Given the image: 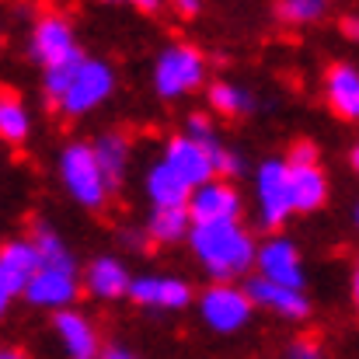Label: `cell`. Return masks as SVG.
I'll return each instance as SVG.
<instances>
[{"label":"cell","instance_id":"6da1fadb","mask_svg":"<svg viewBox=\"0 0 359 359\" xmlns=\"http://www.w3.org/2000/svg\"><path fill=\"white\" fill-rule=\"evenodd\" d=\"M189 248L199 258V265L213 276V283H234L258 262V244L251 231L234 224H196L189 234Z\"/></svg>","mask_w":359,"mask_h":359},{"label":"cell","instance_id":"7a4b0ae2","mask_svg":"<svg viewBox=\"0 0 359 359\" xmlns=\"http://www.w3.org/2000/svg\"><path fill=\"white\" fill-rule=\"evenodd\" d=\"M60 178L70 199L84 210H102L109 203L112 182L102 171V161L95 154V143H70L60 154Z\"/></svg>","mask_w":359,"mask_h":359},{"label":"cell","instance_id":"3957f363","mask_svg":"<svg viewBox=\"0 0 359 359\" xmlns=\"http://www.w3.org/2000/svg\"><path fill=\"white\" fill-rule=\"evenodd\" d=\"M206 77V60L196 46L175 42L168 49H161V56L154 60V91L161 98H182L189 91H196Z\"/></svg>","mask_w":359,"mask_h":359},{"label":"cell","instance_id":"277c9868","mask_svg":"<svg viewBox=\"0 0 359 359\" xmlns=\"http://www.w3.org/2000/svg\"><path fill=\"white\" fill-rule=\"evenodd\" d=\"M255 203H258V220L262 227H283L297 210H293V168L279 157L262 161L255 171Z\"/></svg>","mask_w":359,"mask_h":359},{"label":"cell","instance_id":"5b68a950","mask_svg":"<svg viewBox=\"0 0 359 359\" xmlns=\"http://www.w3.org/2000/svg\"><path fill=\"white\" fill-rule=\"evenodd\" d=\"M28 53H32V60H35L42 70L84 60V53L77 49L74 25H70L67 18H60V14H42V18L32 25Z\"/></svg>","mask_w":359,"mask_h":359},{"label":"cell","instance_id":"8992f818","mask_svg":"<svg viewBox=\"0 0 359 359\" xmlns=\"http://www.w3.org/2000/svg\"><path fill=\"white\" fill-rule=\"evenodd\" d=\"M251 297L248 290H241L234 283H213L203 297H199V314L206 321V328L220 332V335H234L251 321Z\"/></svg>","mask_w":359,"mask_h":359},{"label":"cell","instance_id":"52a82bcc","mask_svg":"<svg viewBox=\"0 0 359 359\" xmlns=\"http://www.w3.org/2000/svg\"><path fill=\"white\" fill-rule=\"evenodd\" d=\"M112 91H116V74H112V67L102 63V60H84L81 70H77V77H74V84H70V91L63 95L60 109H63L67 116H88V112H95Z\"/></svg>","mask_w":359,"mask_h":359},{"label":"cell","instance_id":"ba28073f","mask_svg":"<svg viewBox=\"0 0 359 359\" xmlns=\"http://www.w3.org/2000/svg\"><path fill=\"white\" fill-rule=\"evenodd\" d=\"M39 269H42V258H39L32 238L7 241L0 248V307H7L11 300L25 297V290L35 279Z\"/></svg>","mask_w":359,"mask_h":359},{"label":"cell","instance_id":"9c48e42d","mask_svg":"<svg viewBox=\"0 0 359 359\" xmlns=\"http://www.w3.org/2000/svg\"><path fill=\"white\" fill-rule=\"evenodd\" d=\"M168 168H175L192 189H199V185H206V182H213L217 178V161H213V147H206V143H199V140H192V136H185V133H178V136H171L168 143H164V157H161Z\"/></svg>","mask_w":359,"mask_h":359},{"label":"cell","instance_id":"30bf717a","mask_svg":"<svg viewBox=\"0 0 359 359\" xmlns=\"http://www.w3.org/2000/svg\"><path fill=\"white\" fill-rule=\"evenodd\" d=\"M81 293V279L77 269H56V265H42L35 272V279L25 290V300L32 307H46V311H70L74 300Z\"/></svg>","mask_w":359,"mask_h":359},{"label":"cell","instance_id":"8fae6325","mask_svg":"<svg viewBox=\"0 0 359 359\" xmlns=\"http://www.w3.org/2000/svg\"><path fill=\"white\" fill-rule=\"evenodd\" d=\"M255 276L279 283V286H293L304 290V258L300 248L290 238H269L258 244V262H255Z\"/></svg>","mask_w":359,"mask_h":359},{"label":"cell","instance_id":"7c38bea8","mask_svg":"<svg viewBox=\"0 0 359 359\" xmlns=\"http://www.w3.org/2000/svg\"><path fill=\"white\" fill-rule=\"evenodd\" d=\"M189 217L192 224H234L241 217V192L227 178H213L192 192Z\"/></svg>","mask_w":359,"mask_h":359},{"label":"cell","instance_id":"4fadbf2b","mask_svg":"<svg viewBox=\"0 0 359 359\" xmlns=\"http://www.w3.org/2000/svg\"><path fill=\"white\" fill-rule=\"evenodd\" d=\"M248 297L255 307H265L286 321H304L311 314V300L304 297V290H293V286H279V283H269L262 276H251L248 279Z\"/></svg>","mask_w":359,"mask_h":359},{"label":"cell","instance_id":"5bb4252c","mask_svg":"<svg viewBox=\"0 0 359 359\" xmlns=\"http://www.w3.org/2000/svg\"><path fill=\"white\" fill-rule=\"evenodd\" d=\"M53 328H56V339L63 342V353L70 359H98L102 356V346H98V332L95 325L81 314V311H60L53 314Z\"/></svg>","mask_w":359,"mask_h":359},{"label":"cell","instance_id":"9a60e30c","mask_svg":"<svg viewBox=\"0 0 359 359\" xmlns=\"http://www.w3.org/2000/svg\"><path fill=\"white\" fill-rule=\"evenodd\" d=\"M129 286H133L129 269L112 255L95 258L88 265V272H84V290L95 300H122V297H129Z\"/></svg>","mask_w":359,"mask_h":359},{"label":"cell","instance_id":"2e32d148","mask_svg":"<svg viewBox=\"0 0 359 359\" xmlns=\"http://www.w3.org/2000/svg\"><path fill=\"white\" fill-rule=\"evenodd\" d=\"M325 98L339 119L359 122V70L353 63H335L325 74Z\"/></svg>","mask_w":359,"mask_h":359},{"label":"cell","instance_id":"e0dca14e","mask_svg":"<svg viewBox=\"0 0 359 359\" xmlns=\"http://www.w3.org/2000/svg\"><path fill=\"white\" fill-rule=\"evenodd\" d=\"M192 192H196V189H192L175 168H168L164 161H157V164L147 171V196H150L154 210H178V206H189Z\"/></svg>","mask_w":359,"mask_h":359},{"label":"cell","instance_id":"ac0fdd59","mask_svg":"<svg viewBox=\"0 0 359 359\" xmlns=\"http://www.w3.org/2000/svg\"><path fill=\"white\" fill-rule=\"evenodd\" d=\"M328 199V178L321 168H293V210L314 213Z\"/></svg>","mask_w":359,"mask_h":359},{"label":"cell","instance_id":"d6986e66","mask_svg":"<svg viewBox=\"0 0 359 359\" xmlns=\"http://www.w3.org/2000/svg\"><path fill=\"white\" fill-rule=\"evenodd\" d=\"M192 217H189V206H178V210H154L150 220H147V238L157 241V244H178V241H189L192 234Z\"/></svg>","mask_w":359,"mask_h":359},{"label":"cell","instance_id":"ffe728a7","mask_svg":"<svg viewBox=\"0 0 359 359\" xmlns=\"http://www.w3.org/2000/svg\"><path fill=\"white\" fill-rule=\"evenodd\" d=\"M95 154H98V161H102V171H105V178L112 182V189L122 182V175H126V164H129V157H133V147H129V136H122V133H102L98 140H95Z\"/></svg>","mask_w":359,"mask_h":359},{"label":"cell","instance_id":"44dd1931","mask_svg":"<svg viewBox=\"0 0 359 359\" xmlns=\"http://www.w3.org/2000/svg\"><path fill=\"white\" fill-rule=\"evenodd\" d=\"M32 244H35V251H39L42 265H56V269H77V262H74V255H70L67 241L60 238L53 227H46V224H35V231H32Z\"/></svg>","mask_w":359,"mask_h":359},{"label":"cell","instance_id":"7402d4cb","mask_svg":"<svg viewBox=\"0 0 359 359\" xmlns=\"http://www.w3.org/2000/svg\"><path fill=\"white\" fill-rule=\"evenodd\" d=\"M28 133H32V119H28L25 102L14 95H4L0 98V136L7 143H25Z\"/></svg>","mask_w":359,"mask_h":359},{"label":"cell","instance_id":"603a6c76","mask_svg":"<svg viewBox=\"0 0 359 359\" xmlns=\"http://www.w3.org/2000/svg\"><path fill=\"white\" fill-rule=\"evenodd\" d=\"M210 105L220 116H244L251 109V95L244 88H238V84H231V81H217L210 88Z\"/></svg>","mask_w":359,"mask_h":359},{"label":"cell","instance_id":"cb8c5ba5","mask_svg":"<svg viewBox=\"0 0 359 359\" xmlns=\"http://www.w3.org/2000/svg\"><path fill=\"white\" fill-rule=\"evenodd\" d=\"M325 11H328V0H279L276 4V14L286 25H311L325 18Z\"/></svg>","mask_w":359,"mask_h":359},{"label":"cell","instance_id":"d4e9b609","mask_svg":"<svg viewBox=\"0 0 359 359\" xmlns=\"http://www.w3.org/2000/svg\"><path fill=\"white\" fill-rule=\"evenodd\" d=\"M81 63H84V60H77V63H63V67H49V70H42V88H46V95H49V98H56V102H63V95L70 91V84H74V77H77V70H81Z\"/></svg>","mask_w":359,"mask_h":359},{"label":"cell","instance_id":"484cf974","mask_svg":"<svg viewBox=\"0 0 359 359\" xmlns=\"http://www.w3.org/2000/svg\"><path fill=\"white\" fill-rule=\"evenodd\" d=\"M192 304V286L178 276H161V311H182Z\"/></svg>","mask_w":359,"mask_h":359},{"label":"cell","instance_id":"4316f807","mask_svg":"<svg viewBox=\"0 0 359 359\" xmlns=\"http://www.w3.org/2000/svg\"><path fill=\"white\" fill-rule=\"evenodd\" d=\"M129 300L140 307H157L161 304V276H133Z\"/></svg>","mask_w":359,"mask_h":359},{"label":"cell","instance_id":"83f0119b","mask_svg":"<svg viewBox=\"0 0 359 359\" xmlns=\"http://www.w3.org/2000/svg\"><path fill=\"white\" fill-rule=\"evenodd\" d=\"M185 136H192V140H199V143H206V147H220L213 122H210V116H203V112H192V116L185 119Z\"/></svg>","mask_w":359,"mask_h":359},{"label":"cell","instance_id":"f1b7e54d","mask_svg":"<svg viewBox=\"0 0 359 359\" xmlns=\"http://www.w3.org/2000/svg\"><path fill=\"white\" fill-rule=\"evenodd\" d=\"M213 161H217V178H238V175H244L241 154L227 150V147H213Z\"/></svg>","mask_w":359,"mask_h":359},{"label":"cell","instance_id":"f546056e","mask_svg":"<svg viewBox=\"0 0 359 359\" xmlns=\"http://www.w3.org/2000/svg\"><path fill=\"white\" fill-rule=\"evenodd\" d=\"M286 164L290 168H318V147L311 140H297L286 154Z\"/></svg>","mask_w":359,"mask_h":359},{"label":"cell","instance_id":"4dcf8cb0","mask_svg":"<svg viewBox=\"0 0 359 359\" xmlns=\"http://www.w3.org/2000/svg\"><path fill=\"white\" fill-rule=\"evenodd\" d=\"M286 359H325V349L314 339H297V342H290Z\"/></svg>","mask_w":359,"mask_h":359},{"label":"cell","instance_id":"1f68e13d","mask_svg":"<svg viewBox=\"0 0 359 359\" xmlns=\"http://www.w3.org/2000/svg\"><path fill=\"white\" fill-rule=\"evenodd\" d=\"M342 35L359 42V14H346V18H342Z\"/></svg>","mask_w":359,"mask_h":359},{"label":"cell","instance_id":"d6a6232c","mask_svg":"<svg viewBox=\"0 0 359 359\" xmlns=\"http://www.w3.org/2000/svg\"><path fill=\"white\" fill-rule=\"evenodd\" d=\"M175 7H178V14H185V18H196V14L203 11V0H175Z\"/></svg>","mask_w":359,"mask_h":359},{"label":"cell","instance_id":"836d02e7","mask_svg":"<svg viewBox=\"0 0 359 359\" xmlns=\"http://www.w3.org/2000/svg\"><path fill=\"white\" fill-rule=\"evenodd\" d=\"M98 359H140V356H133V353L122 349V346H109V349H102V356Z\"/></svg>","mask_w":359,"mask_h":359},{"label":"cell","instance_id":"e575fe53","mask_svg":"<svg viewBox=\"0 0 359 359\" xmlns=\"http://www.w3.org/2000/svg\"><path fill=\"white\" fill-rule=\"evenodd\" d=\"M122 241H126V248H143V241H150L147 238V231L140 234V231H122Z\"/></svg>","mask_w":359,"mask_h":359},{"label":"cell","instance_id":"d590c367","mask_svg":"<svg viewBox=\"0 0 359 359\" xmlns=\"http://www.w3.org/2000/svg\"><path fill=\"white\" fill-rule=\"evenodd\" d=\"M105 4H133L140 11H157L161 7V0H105Z\"/></svg>","mask_w":359,"mask_h":359},{"label":"cell","instance_id":"8d00e7d4","mask_svg":"<svg viewBox=\"0 0 359 359\" xmlns=\"http://www.w3.org/2000/svg\"><path fill=\"white\" fill-rule=\"evenodd\" d=\"M353 304H356V314H359V265L353 272Z\"/></svg>","mask_w":359,"mask_h":359},{"label":"cell","instance_id":"74e56055","mask_svg":"<svg viewBox=\"0 0 359 359\" xmlns=\"http://www.w3.org/2000/svg\"><path fill=\"white\" fill-rule=\"evenodd\" d=\"M0 359H28V356H25V353H18V349H4Z\"/></svg>","mask_w":359,"mask_h":359},{"label":"cell","instance_id":"f35d334b","mask_svg":"<svg viewBox=\"0 0 359 359\" xmlns=\"http://www.w3.org/2000/svg\"><path fill=\"white\" fill-rule=\"evenodd\" d=\"M349 161H353V168H356V171H359V143H356V147H353V154H349Z\"/></svg>","mask_w":359,"mask_h":359},{"label":"cell","instance_id":"ab89813d","mask_svg":"<svg viewBox=\"0 0 359 359\" xmlns=\"http://www.w3.org/2000/svg\"><path fill=\"white\" fill-rule=\"evenodd\" d=\"M356 227H359V206H356Z\"/></svg>","mask_w":359,"mask_h":359}]
</instances>
